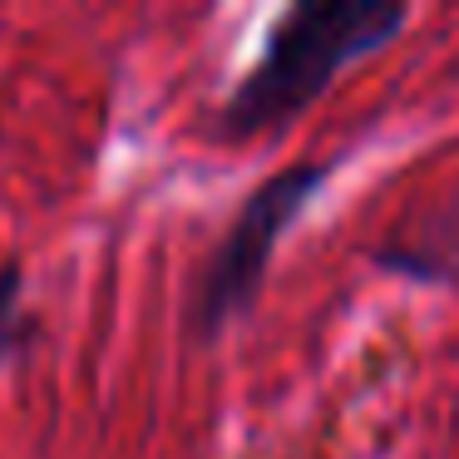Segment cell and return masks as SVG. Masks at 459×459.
<instances>
[{
    "mask_svg": "<svg viewBox=\"0 0 459 459\" xmlns=\"http://www.w3.org/2000/svg\"><path fill=\"white\" fill-rule=\"evenodd\" d=\"M30 336H35V316L25 311V267L0 262V366L21 356Z\"/></svg>",
    "mask_w": 459,
    "mask_h": 459,
    "instance_id": "obj_4",
    "label": "cell"
},
{
    "mask_svg": "<svg viewBox=\"0 0 459 459\" xmlns=\"http://www.w3.org/2000/svg\"><path fill=\"white\" fill-rule=\"evenodd\" d=\"M410 25L400 0H301L272 21L262 55L218 114V139H257L291 124L346 65L390 45Z\"/></svg>",
    "mask_w": 459,
    "mask_h": 459,
    "instance_id": "obj_1",
    "label": "cell"
},
{
    "mask_svg": "<svg viewBox=\"0 0 459 459\" xmlns=\"http://www.w3.org/2000/svg\"><path fill=\"white\" fill-rule=\"evenodd\" d=\"M370 257L410 281H459V208H445L425 228L395 232Z\"/></svg>",
    "mask_w": 459,
    "mask_h": 459,
    "instance_id": "obj_3",
    "label": "cell"
},
{
    "mask_svg": "<svg viewBox=\"0 0 459 459\" xmlns=\"http://www.w3.org/2000/svg\"><path fill=\"white\" fill-rule=\"evenodd\" d=\"M331 178V163H287L272 178H262L247 193V203L238 208V218L228 222L222 242L212 247V257L203 262V272L188 287V331L193 341H218L232 321H242L262 297L272 252L277 242L297 228V218L311 208L321 188Z\"/></svg>",
    "mask_w": 459,
    "mask_h": 459,
    "instance_id": "obj_2",
    "label": "cell"
}]
</instances>
